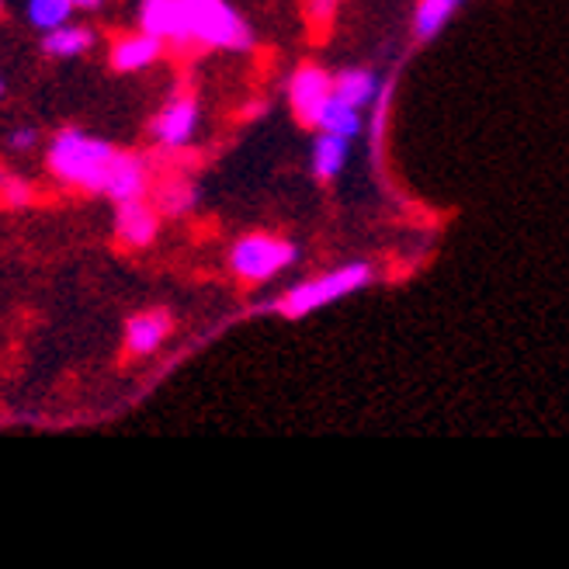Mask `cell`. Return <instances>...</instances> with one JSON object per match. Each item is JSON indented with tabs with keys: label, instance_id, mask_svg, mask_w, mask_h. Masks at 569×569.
<instances>
[{
	"label": "cell",
	"instance_id": "obj_1",
	"mask_svg": "<svg viewBox=\"0 0 569 569\" xmlns=\"http://www.w3.org/2000/svg\"><path fill=\"white\" fill-rule=\"evenodd\" d=\"M116 147L104 139L94 136H83L77 129H67L52 139V150H49V167L56 178H63L70 184L80 188H91L101 191L104 178H108V167L116 160Z\"/></svg>",
	"mask_w": 569,
	"mask_h": 569
},
{
	"label": "cell",
	"instance_id": "obj_2",
	"mask_svg": "<svg viewBox=\"0 0 569 569\" xmlns=\"http://www.w3.org/2000/svg\"><path fill=\"white\" fill-rule=\"evenodd\" d=\"M188 42L216 49H250V32L226 0H181Z\"/></svg>",
	"mask_w": 569,
	"mask_h": 569
},
{
	"label": "cell",
	"instance_id": "obj_3",
	"mask_svg": "<svg viewBox=\"0 0 569 569\" xmlns=\"http://www.w3.org/2000/svg\"><path fill=\"white\" fill-rule=\"evenodd\" d=\"M368 281H372V268L368 264H345V268H337L317 281L299 284V289H292L278 302V309L284 312V317H306V312H312V309H320L327 302H337V299L365 289Z\"/></svg>",
	"mask_w": 569,
	"mask_h": 569
},
{
	"label": "cell",
	"instance_id": "obj_4",
	"mask_svg": "<svg viewBox=\"0 0 569 569\" xmlns=\"http://www.w3.org/2000/svg\"><path fill=\"white\" fill-rule=\"evenodd\" d=\"M296 261V247L284 243V240H274V237H243L237 247H233V271L247 281H264L271 274H278L281 268H289Z\"/></svg>",
	"mask_w": 569,
	"mask_h": 569
},
{
	"label": "cell",
	"instance_id": "obj_5",
	"mask_svg": "<svg viewBox=\"0 0 569 569\" xmlns=\"http://www.w3.org/2000/svg\"><path fill=\"white\" fill-rule=\"evenodd\" d=\"M289 94H292V108H296L299 122L317 126L323 104L333 94V80L320 67H302V70H296V77L289 83Z\"/></svg>",
	"mask_w": 569,
	"mask_h": 569
},
{
	"label": "cell",
	"instance_id": "obj_6",
	"mask_svg": "<svg viewBox=\"0 0 569 569\" xmlns=\"http://www.w3.org/2000/svg\"><path fill=\"white\" fill-rule=\"evenodd\" d=\"M194 129H198V104L191 98H174L153 122V136H157V142L163 150L188 147Z\"/></svg>",
	"mask_w": 569,
	"mask_h": 569
},
{
	"label": "cell",
	"instance_id": "obj_7",
	"mask_svg": "<svg viewBox=\"0 0 569 569\" xmlns=\"http://www.w3.org/2000/svg\"><path fill=\"white\" fill-rule=\"evenodd\" d=\"M101 191L111 198V202H132V198L147 194V163L132 153H116L108 167V178L101 184Z\"/></svg>",
	"mask_w": 569,
	"mask_h": 569
},
{
	"label": "cell",
	"instance_id": "obj_8",
	"mask_svg": "<svg viewBox=\"0 0 569 569\" xmlns=\"http://www.w3.org/2000/svg\"><path fill=\"white\" fill-rule=\"evenodd\" d=\"M139 21H142V32L160 42H188L181 0H142Z\"/></svg>",
	"mask_w": 569,
	"mask_h": 569
},
{
	"label": "cell",
	"instance_id": "obj_9",
	"mask_svg": "<svg viewBox=\"0 0 569 569\" xmlns=\"http://www.w3.org/2000/svg\"><path fill=\"white\" fill-rule=\"evenodd\" d=\"M116 230L129 247H147L157 237V216L153 209L142 202V198H132V202H119V219Z\"/></svg>",
	"mask_w": 569,
	"mask_h": 569
},
{
	"label": "cell",
	"instance_id": "obj_10",
	"mask_svg": "<svg viewBox=\"0 0 569 569\" xmlns=\"http://www.w3.org/2000/svg\"><path fill=\"white\" fill-rule=\"evenodd\" d=\"M167 333H170V312L153 309V312H142V317L129 320L126 345H129L132 355H150V351H157L163 345Z\"/></svg>",
	"mask_w": 569,
	"mask_h": 569
},
{
	"label": "cell",
	"instance_id": "obj_11",
	"mask_svg": "<svg viewBox=\"0 0 569 569\" xmlns=\"http://www.w3.org/2000/svg\"><path fill=\"white\" fill-rule=\"evenodd\" d=\"M160 39L153 36H126L116 42V49H111V67H116L119 73H132V70H142V67H150L157 56H160Z\"/></svg>",
	"mask_w": 569,
	"mask_h": 569
},
{
	"label": "cell",
	"instance_id": "obj_12",
	"mask_svg": "<svg viewBox=\"0 0 569 569\" xmlns=\"http://www.w3.org/2000/svg\"><path fill=\"white\" fill-rule=\"evenodd\" d=\"M333 94L361 111L365 104L376 101L379 80H376V73H368V70H345V73H337V80H333Z\"/></svg>",
	"mask_w": 569,
	"mask_h": 569
},
{
	"label": "cell",
	"instance_id": "obj_13",
	"mask_svg": "<svg viewBox=\"0 0 569 569\" xmlns=\"http://www.w3.org/2000/svg\"><path fill=\"white\" fill-rule=\"evenodd\" d=\"M94 46V32L91 28H80V24H60V28H52V32H46L42 39V49L49 56H80V52H88Z\"/></svg>",
	"mask_w": 569,
	"mask_h": 569
},
{
	"label": "cell",
	"instance_id": "obj_14",
	"mask_svg": "<svg viewBox=\"0 0 569 569\" xmlns=\"http://www.w3.org/2000/svg\"><path fill=\"white\" fill-rule=\"evenodd\" d=\"M345 163H348V139L323 132L317 139V147H312V170H317V178L323 181L337 178L340 170H345Z\"/></svg>",
	"mask_w": 569,
	"mask_h": 569
},
{
	"label": "cell",
	"instance_id": "obj_15",
	"mask_svg": "<svg viewBox=\"0 0 569 569\" xmlns=\"http://www.w3.org/2000/svg\"><path fill=\"white\" fill-rule=\"evenodd\" d=\"M317 126H320L323 132H330V136L355 139V136L361 132V116H358V108H351L348 101H340L337 94H330V101L323 104Z\"/></svg>",
	"mask_w": 569,
	"mask_h": 569
},
{
	"label": "cell",
	"instance_id": "obj_16",
	"mask_svg": "<svg viewBox=\"0 0 569 569\" xmlns=\"http://www.w3.org/2000/svg\"><path fill=\"white\" fill-rule=\"evenodd\" d=\"M462 0H420V8H417V21H413V28H417V39H435L441 28H445V21L455 14V8H459Z\"/></svg>",
	"mask_w": 569,
	"mask_h": 569
},
{
	"label": "cell",
	"instance_id": "obj_17",
	"mask_svg": "<svg viewBox=\"0 0 569 569\" xmlns=\"http://www.w3.org/2000/svg\"><path fill=\"white\" fill-rule=\"evenodd\" d=\"M70 11H73L70 0H28V21L42 28V32H52V28L67 24Z\"/></svg>",
	"mask_w": 569,
	"mask_h": 569
},
{
	"label": "cell",
	"instance_id": "obj_18",
	"mask_svg": "<svg viewBox=\"0 0 569 569\" xmlns=\"http://www.w3.org/2000/svg\"><path fill=\"white\" fill-rule=\"evenodd\" d=\"M194 206V188L188 181H174L160 191V209L170 212V216H181Z\"/></svg>",
	"mask_w": 569,
	"mask_h": 569
},
{
	"label": "cell",
	"instance_id": "obj_19",
	"mask_svg": "<svg viewBox=\"0 0 569 569\" xmlns=\"http://www.w3.org/2000/svg\"><path fill=\"white\" fill-rule=\"evenodd\" d=\"M0 194H4L11 206H24L28 198H32V188H28L24 181H14V178L0 174Z\"/></svg>",
	"mask_w": 569,
	"mask_h": 569
},
{
	"label": "cell",
	"instance_id": "obj_20",
	"mask_svg": "<svg viewBox=\"0 0 569 569\" xmlns=\"http://www.w3.org/2000/svg\"><path fill=\"white\" fill-rule=\"evenodd\" d=\"M333 11H337V0H309V4H306L309 21H312V24H320V28L330 24Z\"/></svg>",
	"mask_w": 569,
	"mask_h": 569
},
{
	"label": "cell",
	"instance_id": "obj_21",
	"mask_svg": "<svg viewBox=\"0 0 569 569\" xmlns=\"http://www.w3.org/2000/svg\"><path fill=\"white\" fill-rule=\"evenodd\" d=\"M11 142L18 150H28V147H36V129H18L14 136H11Z\"/></svg>",
	"mask_w": 569,
	"mask_h": 569
},
{
	"label": "cell",
	"instance_id": "obj_22",
	"mask_svg": "<svg viewBox=\"0 0 569 569\" xmlns=\"http://www.w3.org/2000/svg\"><path fill=\"white\" fill-rule=\"evenodd\" d=\"M70 4H73V8H98L101 0H70Z\"/></svg>",
	"mask_w": 569,
	"mask_h": 569
},
{
	"label": "cell",
	"instance_id": "obj_23",
	"mask_svg": "<svg viewBox=\"0 0 569 569\" xmlns=\"http://www.w3.org/2000/svg\"><path fill=\"white\" fill-rule=\"evenodd\" d=\"M0 94H4V80H0Z\"/></svg>",
	"mask_w": 569,
	"mask_h": 569
}]
</instances>
